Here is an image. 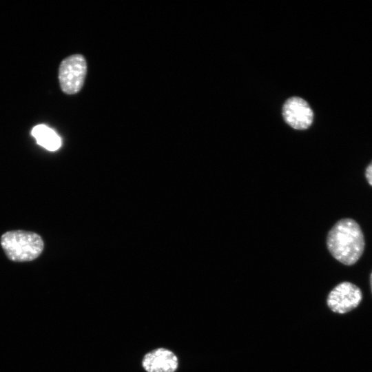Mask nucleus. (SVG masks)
I'll return each mask as SVG.
<instances>
[{
	"instance_id": "6",
	"label": "nucleus",
	"mask_w": 372,
	"mask_h": 372,
	"mask_svg": "<svg viewBox=\"0 0 372 372\" xmlns=\"http://www.w3.org/2000/svg\"><path fill=\"white\" fill-rule=\"evenodd\" d=\"M142 366L147 372H175L178 366L177 356L165 348H157L146 353Z\"/></svg>"
},
{
	"instance_id": "5",
	"label": "nucleus",
	"mask_w": 372,
	"mask_h": 372,
	"mask_svg": "<svg viewBox=\"0 0 372 372\" xmlns=\"http://www.w3.org/2000/svg\"><path fill=\"white\" fill-rule=\"evenodd\" d=\"M282 116L289 125L298 130L309 128L313 120V113L309 104L298 96L291 97L285 102Z\"/></svg>"
},
{
	"instance_id": "1",
	"label": "nucleus",
	"mask_w": 372,
	"mask_h": 372,
	"mask_svg": "<svg viewBox=\"0 0 372 372\" xmlns=\"http://www.w3.org/2000/svg\"><path fill=\"white\" fill-rule=\"evenodd\" d=\"M364 245L362 231L351 218L338 220L327 237V247L332 256L346 265H352L360 259Z\"/></svg>"
},
{
	"instance_id": "8",
	"label": "nucleus",
	"mask_w": 372,
	"mask_h": 372,
	"mask_svg": "<svg viewBox=\"0 0 372 372\" xmlns=\"http://www.w3.org/2000/svg\"><path fill=\"white\" fill-rule=\"evenodd\" d=\"M365 177L368 183L372 186V161L366 168Z\"/></svg>"
},
{
	"instance_id": "4",
	"label": "nucleus",
	"mask_w": 372,
	"mask_h": 372,
	"mask_svg": "<svg viewBox=\"0 0 372 372\" xmlns=\"http://www.w3.org/2000/svg\"><path fill=\"white\" fill-rule=\"evenodd\" d=\"M362 299L360 289L350 282H342L329 293L327 303L329 308L338 313H345L356 308Z\"/></svg>"
},
{
	"instance_id": "9",
	"label": "nucleus",
	"mask_w": 372,
	"mask_h": 372,
	"mask_svg": "<svg viewBox=\"0 0 372 372\" xmlns=\"http://www.w3.org/2000/svg\"><path fill=\"white\" fill-rule=\"evenodd\" d=\"M370 285H371V292H372V272L370 276Z\"/></svg>"
},
{
	"instance_id": "3",
	"label": "nucleus",
	"mask_w": 372,
	"mask_h": 372,
	"mask_svg": "<svg viewBox=\"0 0 372 372\" xmlns=\"http://www.w3.org/2000/svg\"><path fill=\"white\" fill-rule=\"evenodd\" d=\"M87 65L81 54L71 55L62 61L59 69V80L63 92L72 94L78 92L83 85Z\"/></svg>"
},
{
	"instance_id": "7",
	"label": "nucleus",
	"mask_w": 372,
	"mask_h": 372,
	"mask_svg": "<svg viewBox=\"0 0 372 372\" xmlns=\"http://www.w3.org/2000/svg\"><path fill=\"white\" fill-rule=\"evenodd\" d=\"M32 135L38 145L49 151H56L61 146V138L52 128L43 124L34 126Z\"/></svg>"
},
{
	"instance_id": "2",
	"label": "nucleus",
	"mask_w": 372,
	"mask_h": 372,
	"mask_svg": "<svg viewBox=\"0 0 372 372\" xmlns=\"http://www.w3.org/2000/svg\"><path fill=\"white\" fill-rule=\"evenodd\" d=\"M1 245L7 257L14 262L31 261L43 251L44 243L36 233L15 230L3 234Z\"/></svg>"
}]
</instances>
